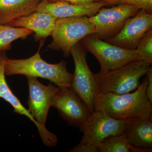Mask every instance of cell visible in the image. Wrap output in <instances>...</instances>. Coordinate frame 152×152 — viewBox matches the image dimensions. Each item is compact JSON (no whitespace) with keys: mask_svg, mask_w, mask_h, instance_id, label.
Listing matches in <instances>:
<instances>
[{"mask_svg":"<svg viewBox=\"0 0 152 152\" xmlns=\"http://www.w3.org/2000/svg\"><path fill=\"white\" fill-rule=\"evenodd\" d=\"M151 66L138 60L114 70L95 74L98 93L120 95L135 91Z\"/></svg>","mask_w":152,"mask_h":152,"instance_id":"277c9868","label":"cell"},{"mask_svg":"<svg viewBox=\"0 0 152 152\" xmlns=\"http://www.w3.org/2000/svg\"><path fill=\"white\" fill-rule=\"evenodd\" d=\"M86 54V49L80 42L71 50L75 70L70 88L94 112L98 92L95 74L93 73L88 66Z\"/></svg>","mask_w":152,"mask_h":152,"instance_id":"52a82bcc","label":"cell"},{"mask_svg":"<svg viewBox=\"0 0 152 152\" xmlns=\"http://www.w3.org/2000/svg\"><path fill=\"white\" fill-rule=\"evenodd\" d=\"M152 28V13L140 9L129 18L118 34L108 42L129 50H135L146 33Z\"/></svg>","mask_w":152,"mask_h":152,"instance_id":"8fae6325","label":"cell"},{"mask_svg":"<svg viewBox=\"0 0 152 152\" xmlns=\"http://www.w3.org/2000/svg\"><path fill=\"white\" fill-rule=\"evenodd\" d=\"M95 33L94 27L89 17L57 19L51 35L53 40L48 47L52 50H61L65 57H68L72 49L82 39Z\"/></svg>","mask_w":152,"mask_h":152,"instance_id":"5b68a950","label":"cell"},{"mask_svg":"<svg viewBox=\"0 0 152 152\" xmlns=\"http://www.w3.org/2000/svg\"><path fill=\"white\" fill-rule=\"evenodd\" d=\"M49 2L65 1L67 2L73 4L82 5L87 4L94 2L96 1H99L102 0H47Z\"/></svg>","mask_w":152,"mask_h":152,"instance_id":"7402d4cb","label":"cell"},{"mask_svg":"<svg viewBox=\"0 0 152 152\" xmlns=\"http://www.w3.org/2000/svg\"><path fill=\"white\" fill-rule=\"evenodd\" d=\"M51 107L70 126L81 131L88 118L93 113L70 87L60 88L55 94Z\"/></svg>","mask_w":152,"mask_h":152,"instance_id":"9c48e42d","label":"cell"},{"mask_svg":"<svg viewBox=\"0 0 152 152\" xmlns=\"http://www.w3.org/2000/svg\"><path fill=\"white\" fill-rule=\"evenodd\" d=\"M106 6L107 4L103 1L78 5L67 2H49L42 0L36 11L48 14L57 20L72 17H91Z\"/></svg>","mask_w":152,"mask_h":152,"instance_id":"4fadbf2b","label":"cell"},{"mask_svg":"<svg viewBox=\"0 0 152 152\" xmlns=\"http://www.w3.org/2000/svg\"><path fill=\"white\" fill-rule=\"evenodd\" d=\"M107 6L128 4L134 5L140 9H144L149 13H152V0H102Z\"/></svg>","mask_w":152,"mask_h":152,"instance_id":"ffe728a7","label":"cell"},{"mask_svg":"<svg viewBox=\"0 0 152 152\" xmlns=\"http://www.w3.org/2000/svg\"><path fill=\"white\" fill-rule=\"evenodd\" d=\"M126 120L117 119L104 112L95 110L90 115L81 132V140L71 152H98L99 145L112 136L125 134Z\"/></svg>","mask_w":152,"mask_h":152,"instance_id":"3957f363","label":"cell"},{"mask_svg":"<svg viewBox=\"0 0 152 152\" xmlns=\"http://www.w3.org/2000/svg\"><path fill=\"white\" fill-rule=\"evenodd\" d=\"M147 77L134 92L117 95L110 93H98L95 110L101 111L117 119L152 117V104L146 95Z\"/></svg>","mask_w":152,"mask_h":152,"instance_id":"6da1fadb","label":"cell"},{"mask_svg":"<svg viewBox=\"0 0 152 152\" xmlns=\"http://www.w3.org/2000/svg\"><path fill=\"white\" fill-rule=\"evenodd\" d=\"M7 58L5 51H0V98L10 104L14 108V113L26 116L34 123L37 128L41 140L45 145L48 147H56L58 142L56 135L41 127L32 116L28 110L22 105L9 87L6 81L4 70V62Z\"/></svg>","mask_w":152,"mask_h":152,"instance_id":"7c38bea8","label":"cell"},{"mask_svg":"<svg viewBox=\"0 0 152 152\" xmlns=\"http://www.w3.org/2000/svg\"><path fill=\"white\" fill-rule=\"evenodd\" d=\"M56 20V19L48 14L35 11L15 19L8 25L14 27L26 28L31 30L35 33L36 40H39L51 36Z\"/></svg>","mask_w":152,"mask_h":152,"instance_id":"9a60e30c","label":"cell"},{"mask_svg":"<svg viewBox=\"0 0 152 152\" xmlns=\"http://www.w3.org/2000/svg\"><path fill=\"white\" fill-rule=\"evenodd\" d=\"M40 49L35 54L25 59H9L4 62L6 75H20L49 80L60 88L70 87L73 75L67 70V63L62 60L57 64L47 63L41 58Z\"/></svg>","mask_w":152,"mask_h":152,"instance_id":"7a4b0ae2","label":"cell"},{"mask_svg":"<svg viewBox=\"0 0 152 152\" xmlns=\"http://www.w3.org/2000/svg\"><path fill=\"white\" fill-rule=\"evenodd\" d=\"M140 10L134 5L124 4L109 8L102 7L94 15L89 17L94 27L95 34L107 42L118 34L126 20L135 15Z\"/></svg>","mask_w":152,"mask_h":152,"instance_id":"ba28073f","label":"cell"},{"mask_svg":"<svg viewBox=\"0 0 152 152\" xmlns=\"http://www.w3.org/2000/svg\"><path fill=\"white\" fill-rule=\"evenodd\" d=\"M139 60L151 66L152 64V28L142 38L135 49Z\"/></svg>","mask_w":152,"mask_h":152,"instance_id":"d6986e66","label":"cell"},{"mask_svg":"<svg viewBox=\"0 0 152 152\" xmlns=\"http://www.w3.org/2000/svg\"><path fill=\"white\" fill-rule=\"evenodd\" d=\"M98 152H141L131 145L125 134L112 136L99 145Z\"/></svg>","mask_w":152,"mask_h":152,"instance_id":"ac0fdd59","label":"cell"},{"mask_svg":"<svg viewBox=\"0 0 152 152\" xmlns=\"http://www.w3.org/2000/svg\"><path fill=\"white\" fill-rule=\"evenodd\" d=\"M80 42L97 59L101 72L114 70L139 60L135 49L117 46L101 39L95 34L86 36Z\"/></svg>","mask_w":152,"mask_h":152,"instance_id":"8992f818","label":"cell"},{"mask_svg":"<svg viewBox=\"0 0 152 152\" xmlns=\"http://www.w3.org/2000/svg\"><path fill=\"white\" fill-rule=\"evenodd\" d=\"M42 0H0V25L35 12Z\"/></svg>","mask_w":152,"mask_h":152,"instance_id":"2e32d148","label":"cell"},{"mask_svg":"<svg viewBox=\"0 0 152 152\" xmlns=\"http://www.w3.org/2000/svg\"><path fill=\"white\" fill-rule=\"evenodd\" d=\"M147 78L146 95L149 101L152 104V67L149 69L145 75Z\"/></svg>","mask_w":152,"mask_h":152,"instance_id":"44dd1931","label":"cell"},{"mask_svg":"<svg viewBox=\"0 0 152 152\" xmlns=\"http://www.w3.org/2000/svg\"><path fill=\"white\" fill-rule=\"evenodd\" d=\"M152 117L125 120V134L129 143L141 152L152 151Z\"/></svg>","mask_w":152,"mask_h":152,"instance_id":"5bb4252c","label":"cell"},{"mask_svg":"<svg viewBox=\"0 0 152 152\" xmlns=\"http://www.w3.org/2000/svg\"><path fill=\"white\" fill-rule=\"evenodd\" d=\"M34 33L29 29L14 27L9 25H0V51L12 48L11 44L18 39L26 37Z\"/></svg>","mask_w":152,"mask_h":152,"instance_id":"e0dca14e","label":"cell"},{"mask_svg":"<svg viewBox=\"0 0 152 152\" xmlns=\"http://www.w3.org/2000/svg\"><path fill=\"white\" fill-rule=\"evenodd\" d=\"M29 95L27 104L30 114L39 125L45 131L47 117L52 101L59 87L50 83L45 86L34 77H27Z\"/></svg>","mask_w":152,"mask_h":152,"instance_id":"30bf717a","label":"cell"}]
</instances>
